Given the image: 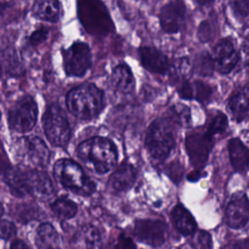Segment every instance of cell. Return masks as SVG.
Returning a JSON list of instances; mask_svg holds the SVG:
<instances>
[{"instance_id":"1","label":"cell","mask_w":249,"mask_h":249,"mask_svg":"<svg viewBox=\"0 0 249 249\" xmlns=\"http://www.w3.org/2000/svg\"><path fill=\"white\" fill-rule=\"evenodd\" d=\"M77 155L88 168L99 174L110 171L118 160L115 144L99 136L82 142L77 148Z\"/></svg>"},{"instance_id":"2","label":"cell","mask_w":249,"mask_h":249,"mask_svg":"<svg viewBox=\"0 0 249 249\" xmlns=\"http://www.w3.org/2000/svg\"><path fill=\"white\" fill-rule=\"evenodd\" d=\"M103 92L92 84L74 88L66 97L68 110L81 120H90L97 116L103 107Z\"/></svg>"},{"instance_id":"3","label":"cell","mask_w":249,"mask_h":249,"mask_svg":"<svg viewBox=\"0 0 249 249\" xmlns=\"http://www.w3.org/2000/svg\"><path fill=\"white\" fill-rule=\"evenodd\" d=\"M78 13L87 31L95 36H106L114 31V23L100 0H79Z\"/></svg>"},{"instance_id":"4","label":"cell","mask_w":249,"mask_h":249,"mask_svg":"<svg viewBox=\"0 0 249 249\" xmlns=\"http://www.w3.org/2000/svg\"><path fill=\"white\" fill-rule=\"evenodd\" d=\"M54 178L65 188L81 196H89L95 191V184L74 160L60 159L53 165Z\"/></svg>"},{"instance_id":"5","label":"cell","mask_w":249,"mask_h":249,"mask_svg":"<svg viewBox=\"0 0 249 249\" xmlns=\"http://www.w3.org/2000/svg\"><path fill=\"white\" fill-rule=\"evenodd\" d=\"M173 124L167 119H157L147 131L145 146L149 154L156 160H163L175 146Z\"/></svg>"},{"instance_id":"6","label":"cell","mask_w":249,"mask_h":249,"mask_svg":"<svg viewBox=\"0 0 249 249\" xmlns=\"http://www.w3.org/2000/svg\"><path fill=\"white\" fill-rule=\"evenodd\" d=\"M44 132L49 141L58 147L65 146L70 138V126L63 111L56 105L50 106L43 117Z\"/></svg>"},{"instance_id":"7","label":"cell","mask_w":249,"mask_h":249,"mask_svg":"<svg viewBox=\"0 0 249 249\" xmlns=\"http://www.w3.org/2000/svg\"><path fill=\"white\" fill-rule=\"evenodd\" d=\"M37 113L38 108L34 99L31 96H23L10 108L8 124L17 132H27L35 125Z\"/></svg>"},{"instance_id":"8","label":"cell","mask_w":249,"mask_h":249,"mask_svg":"<svg viewBox=\"0 0 249 249\" xmlns=\"http://www.w3.org/2000/svg\"><path fill=\"white\" fill-rule=\"evenodd\" d=\"M18 159L26 165L45 167L50 160V151L46 144L36 136H25L16 144Z\"/></svg>"},{"instance_id":"9","label":"cell","mask_w":249,"mask_h":249,"mask_svg":"<svg viewBox=\"0 0 249 249\" xmlns=\"http://www.w3.org/2000/svg\"><path fill=\"white\" fill-rule=\"evenodd\" d=\"M90 64V50L83 42H76L63 52V65L68 76H83Z\"/></svg>"},{"instance_id":"10","label":"cell","mask_w":249,"mask_h":249,"mask_svg":"<svg viewBox=\"0 0 249 249\" xmlns=\"http://www.w3.org/2000/svg\"><path fill=\"white\" fill-rule=\"evenodd\" d=\"M213 146V136L206 130L194 132L186 138V149L192 163L196 167H202L207 160L208 154Z\"/></svg>"},{"instance_id":"11","label":"cell","mask_w":249,"mask_h":249,"mask_svg":"<svg viewBox=\"0 0 249 249\" xmlns=\"http://www.w3.org/2000/svg\"><path fill=\"white\" fill-rule=\"evenodd\" d=\"M186 20V7L181 0L165 4L160 12V22L167 33H176L182 29Z\"/></svg>"},{"instance_id":"12","label":"cell","mask_w":249,"mask_h":249,"mask_svg":"<svg viewBox=\"0 0 249 249\" xmlns=\"http://www.w3.org/2000/svg\"><path fill=\"white\" fill-rule=\"evenodd\" d=\"M249 221V199L242 192L235 193L226 209V222L232 229H240Z\"/></svg>"},{"instance_id":"13","label":"cell","mask_w":249,"mask_h":249,"mask_svg":"<svg viewBox=\"0 0 249 249\" xmlns=\"http://www.w3.org/2000/svg\"><path fill=\"white\" fill-rule=\"evenodd\" d=\"M211 57L215 68L221 74H228L232 71L239 60L238 53L229 38L222 39L216 44L213 49V56Z\"/></svg>"},{"instance_id":"14","label":"cell","mask_w":249,"mask_h":249,"mask_svg":"<svg viewBox=\"0 0 249 249\" xmlns=\"http://www.w3.org/2000/svg\"><path fill=\"white\" fill-rule=\"evenodd\" d=\"M136 237L151 246L161 245L166 237V227L159 220H138L134 226Z\"/></svg>"},{"instance_id":"15","label":"cell","mask_w":249,"mask_h":249,"mask_svg":"<svg viewBox=\"0 0 249 249\" xmlns=\"http://www.w3.org/2000/svg\"><path fill=\"white\" fill-rule=\"evenodd\" d=\"M23 184L26 193L38 198H47L53 193V183L44 171L38 169L22 170Z\"/></svg>"},{"instance_id":"16","label":"cell","mask_w":249,"mask_h":249,"mask_svg":"<svg viewBox=\"0 0 249 249\" xmlns=\"http://www.w3.org/2000/svg\"><path fill=\"white\" fill-rule=\"evenodd\" d=\"M139 56L144 68L150 72L163 75L169 71L170 65L167 56L154 47L140 48Z\"/></svg>"},{"instance_id":"17","label":"cell","mask_w":249,"mask_h":249,"mask_svg":"<svg viewBox=\"0 0 249 249\" xmlns=\"http://www.w3.org/2000/svg\"><path fill=\"white\" fill-rule=\"evenodd\" d=\"M230 160L235 171L245 173L249 168V148L238 138H232L228 144Z\"/></svg>"},{"instance_id":"18","label":"cell","mask_w":249,"mask_h":249,"mask_svg":"<svg viewBox=\"0 0 249 249\" xmlns=\"http://www.w3.org/2000/svg\"><path fill=\"white\" fill-rule=\"evenodd\" d=\"M111 82L115 89L124 94L132 92L135 87V80L132 72L125 64H119L114 68Z\"/></svg>"},{"instance_id":"19","label":"cell","mask_w":249,"mask_h":249,"mask_svg":"<svg viewBox=\"0 0 249 249\" xmlns=\"http://www.w3.org/2000/svg\"><path fill=\"white\" fill-rule=\"evenodd\" d=\"M136 180V169L128 163H123L111 175L109 183L117 191L128 190Z\"/></svg>"},{"instance_id":"20","label":"cell","mask_w":249,"mask_h":249,"mask_svg":"<svg viewBox=\"0 0 249 249\" xmlns=\"http://www.w3.org/2000/svg\"><path fill=\"white\" fill-rule=\"evenodd\" d=\"M171 220L176 230L184 235L193 234L196 230V224L192 214L181 204L176 205L171 212Z\"/></svg>"},{"instance_id":"21","label":"cell","mask_w":249,"mask_h":249,"mask_svg":"<svg viewBox=\"0 0 249 249\" xmlns=\"http://www.w3.org/2000/svg\"><path fill=\"white\" fill-rule=\"evenodd\" d=\"M34 16L48 21H57L60 16L58 0H35L32 8Z\"/></svg>"},{"instance_id":"22","label":"cell","mask_w":249,"mask_h":249,"mask_svg":"<svg viewBox=\"0 0 249 249\" xmlns=\"http://www.w3.org/2000/svg\"><path fill=\"white\" fill-rule=\"evenodd\" d=\"M36 240L42 249H58L59 236L51 224L44 223L37 230Z\"/></svg>"},{"instance_id":"23","label":"cell","mask_w":249,"mask_h":249,"mask_svg":"<svg viewBox=\"0 0 249 249\" xmlns=\"http://www.w3.org/2000/svg\"><path fill=\"white\" fill-rule=\"evenodd\" d=\"M229 109L237 120L244 117L249 110V84L232 95L229 101Z\"/></svg>"},{"instance_id":"24","label":"cell","mask_w":249,"mask_h":249,"mask_svg":"<svg viewBox=\"0 0 249 249\" xmlns=\"http://www.w3.org/2000/svg\"><path fill=\"white\" fill-rule=\"evenodd\" d=\"M52 210L60 219H70L77 213V205L66 197H59L52 204Z\"/></svg>"},{"instance_id":"25","label":"cell","mask_w":249,"mask_h":249,"mask_svg":"<svg viewBox=\"0 0 249 249\" xmlns=\"http://www.w3.org/2000/svg\"><path fill=\"white\" fill-rule=\"evenodd\" d=\"M167 119L173 124L187 125L191 122V112L187 106L182 104H175L169 109L167 113Z\"/></svg>"},{"instance_id":"26","label":"cell","mask_w":249,"mask_h":249,"mask_svg":"<svg viewBox=\"0 0 249 249\" xmlns=\"http://www.w3.org/2000/svg\"><path fill=\"white\" fill-rule=\"evenodd\" d=\"M191 71V64L187 57H181L174 61L171 66V75L175 80H186Z\"/></svg>"},{"instance_id":"27","label":"cell","mask_w":249,"mask_h":249,"mask_svg":"<svg viewBox=\"0 0 249 249\" xmlns=\"http://www.w3.org/2000/svg\"><path fill=\"white\" fill-rule=\"evenodd\" d=\"M214 62L212 57L208 53H201L196 59L195 64V69L199 75L207 76L214 70Z\"/></svg>"},{"instance_id":"28","label":"cell","mask_w":249,"mask_h":249,"mask_svg":"<svg viewBox=\"0 0 249 249\" xmlns=\"http://www.w3.org/2000/svg\"><path fill=\"white\" fill-rule=\"evenodd\" d=\"M192 245L194 249H212V239L207 231H199L194 234L192 239Z\"/></svg>"},{"instance_id":"29","label":"cell","mask_w":249,"mask_h":249,"mask_svg":"<svg viewBox=\"0 0 249 249\" xmlns=\"http://www.w3.org/2000/svg\"><path fill=\"white\" fill-rule=\"evenodd\" d=\"M228 125V118L224 114H218L214 117V119L210 122L207 126L206 131L211 135L214 136L215 134L222 133L225 131Z\"/></svg>"},{"instance_id":"30","label":"cell","mask_w":249,"mask_h":249,"mask_svg":"<svg viewBox=\"0 0 249 249\" xmlns=\"http://www.w3.org/2000/svg\"><path fill=\"white\" fill-rule=\"evenodd\" d=\"M193 85V97L199 101H206L210 98L212 89L211 88L203 82L196 81Z\"/></svg>"},{"instance_id":"31","label":"cell","mask_w":249,"mask_h":249,"mask_svg":"<svg viewBox=\"0 0 249 249\" xmlns=\"http://www.w3.org/2000/svg\"><path fill=\"white\" fill-rule=\"evenodd\" d=\"M213 27L214 24L210 20H205L203 21L198 29V37L201 41H209L213 38L214 33H213Z\"/></svg>"},{"instance_id":"32","label":"cell","mask_w":249,"mask_h":249,"mask_svg":"<svg viewBox=\"0 0 249 249\" xmlns=\"http://www.w3.org/2000/svg\"><path fill=\"white\" fill-rule=\"evenodd\" d=\"M113 249H136V245L131 238L121 233L114 242Z\"/></svg>"},{"instance_id":"33","label":"cell","mask_w":249,"mask_h":249,"mask_svg":"<svg viewBox=\"0 0 249 249\" xmlns=\"http://www.w3.org/2000/svg\"><path fill=\"white\" fill-rule=\"evenodd\" d=\"M17 230L11 221L8 220H2L0 223V238L8 239L12 237L16 233Z\"/></svg>"},{"instance_id":"34","label":"cell","mask_w":249,"mask_h":249,"mask_svg":"<svg viewBox=\"0 0 249 249\" xmlns=\"http://www.w3.org/2000/svg\"><path fill=\"white\" fill-rule=\"evenodd\" d=\"M48 29L44 28V27H41V28H38L36 29L29 37V43L33 46L35 45H38V44H41L42 42H44L47 37H48Z\"/></svg>"},{"instance_id":"35","label":"cell","mask_w":249,"mask_h":249,"mask_svg":"<svg viewBox=\"0 0 249 249\" xmlns=\"http://www.w3.org/2000/svg\"><path fill=\"white\" fill-rule=\"evenodd\" d=\"M231 5L235 12L241 16L249 15V0H231Z\"/></svg>"},{"instance_id":"36","label":"cell","mask_w":249,"mask_h":249,"mask_svg":"<svg viewBox=\"0 0 249 249\" xmlns=\"http://www.w3.org/2000/svg\"><path fill=\"white\" fill-rule=\"evenodd\" d=\"M238 56L243 66V69L247 74H249V46H243L240 49Z\"/></svg>"},{"instance_id":"37","label":"cell","mask_w":249,"mask_h":249,"mask_svg":"<svg viewBox=\"0 0 249 249\" xmlns=\"http://www.w3.org/2000/svg\"><path fill=\"white\" fill-rule=\"evenodd\" d=\"M10 249H28L26 244L21 240H15L12 244Z\"/></svg>"},{"instance_id":"38","label":"cell","mask_w":249,"mask_h":249,"mask_svg":"<svg viewBox=\"0 0 249 249\" xmlns=\"http://www.w3.org/2000/svg\"><path fill=\"white\" fill-rule=\"evenodd\" d=\"M7 166V160L5 157V154L3 152V150L0 147V169H3Z\"/></svg>"},{"instance_id":"39","label":"cell","mask_w":249,"mask_h":249,"mask_svg":"<svg viewBox=\"0 0 249 249\" xmlns=\"http://www.w3.org/2000/svg\"><path fill=\"white\" fill-rule=\"evenodd\" d=\"M234 249H249V241H241L235 245Z\"/></svg>"},{"instance_id":"40","label":"cell","mask_w":249,"mask_h":249,"mask_svg":"<svg viewBox=\"0 0 249 249\" xmlns=\"http://www.w3.org/2000/svg\"><path fill=\"white\" fill-rule=\"evenodd\" d=\"M197 5L199 6H207L214 2V0H195Z\"/></svg>"},{"instance_id":"41","label":"cell","mask_w":249,"mask_h":249,"mask_svg":"<svg viewBox=\"0 0 249 249\" xmlns=\"http://www.w3.org/2000/svg\"><path fill=\"white\" fill-rule=\"evenodd\" d=\"M3 213H4V208H3V206H2V204L0 203V223H1V221L3 220L2 219V216H3Z\"/></svg>"},{"instance_id":"42","label":"cell","mask_w":249,"mask_h":249,"mask_svg":"<svg viewBox=\"0 0 249 249\" xmlns=\"http://www.w3.org/2000/svg\"><path fill=\"white\" fill-rule=\"evenodd\" d=\"M0 118H1V114H0Z\"/></svg>"}]
</instances>
